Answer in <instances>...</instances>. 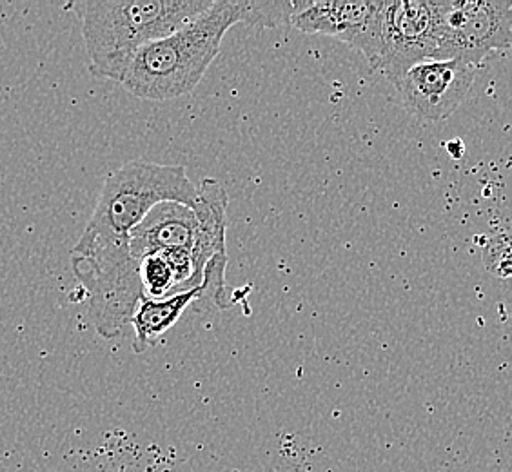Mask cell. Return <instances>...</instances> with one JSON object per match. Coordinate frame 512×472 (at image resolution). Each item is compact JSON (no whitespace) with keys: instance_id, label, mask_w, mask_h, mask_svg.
<instances>
[{"instance_id":"9c48e42d","label":"cell","mask_w":512,"mask_h":472,"mask_svg":"<svg viewBox=\"0 0 512 472\" xmlns=\"http://www.w3.org/2000/svg\"><path fill=\"white\" fill-rule=\"evenodd\" d=\"M195 231L197 218L191 207L178 202H162L133 229L129 249L137 260L173 249H189L193 253Z\"/></svg>"},{"instance_id":"5b68a950","label":"cell","mask_w":512,"mask_h":472,"mask_svg":"<svg viewBox=\"0 0 512 472\" xmlns=\"http://www.w3.org/2000/svg\"><path fill=\"white\" fill-rule=\"evenodd\" d=\"M438 60L476 66L512 46V0H436Z\"/></svg>"},{"instance_id":"8fae6325","label":"cell","mask_w":512,"mask_h":472,"mask_svg":"<svg viewBox=\"0 0 512 472\" xmlns=\"http://www.w3.org/2000/svg\"><path fill=\"white\" fill-rule=\"evenodd\" d=\"M202 296H204V284L188 291L164 296V298L144 296L138 302L137 309L131 318V327L135 331V344H133L135 351L138 353L146 351L148 345L155 344L160 336L177 324L189 305L200 300Z\"/></svg>"},{"instance_id":"5bb4252c","label":"cell","mask_w":512,"mask_h":472,"mask_svg":"<svg viewBox=\"0 0 512 472\" xmlns=\"http://www.w3.org/2000/svg\"><path fill=\"white\" fill-rule=\"evenodd\" d=\"M483 262L498 278H512V233L494 235L483 247Z\"/></svg>"},{"instance_id":"277c9868","label":"cell","mask_w":512,"mask_h":472,"mask_svg":"<svg viewBox=\"0 0 512 472\" xmlns=\"http://www.w3.org/2000/svg\"><path fill=\"white\" fill-rule=\"evenodd\" d=\"M73 273L89 298V316L104 338H117L144 298L140 260L129 246L73 249Z\"/></svg>"},{"instance_id":"6da1fadb","label":"cell","mask_w":512,"mask_h":472,"mask_svg":"<svg viewBox=\"0 0 512 472\" xmlns=\"http://www.w3.org/2000/svg\"><path fill=\"white\" fill-rule=\"evenodd\" d=\"M213 4L215 0H91L75 4L91 73L122 84L140 48L169 37Z\"/></svg>"},{"instance_id":"7c38bea8","label":"cell","mask_w":512,"mask_h":472,"mask_svg":"<svg viewBox=\"0 0 512 472\" xmlns=\"http://www.w3.org/2000/svg\"><path fill=\"white\" fill-rule=\"evenodd\" d=\"M293 15H295V0H284V2L242 0V22L247 26L284 30L291 26Z\"/></svg>"},{"instance_id":"30bf717a","label":"cell","mask_w":512,"mask_h":472,"mask_svg":"<svg viewBox=\"0 0 512 472\" xmlns=\"http://www.w3.org/2000/svg\"><path fill=\"white\" fill-rule=\"evenodd\" d=\"M197 218L193 267L195 286L204 280V269L215 256L227 255V193L215 178H204L198 186L197 204L193 207Z\"/></svg>"},{"instance_id":"8992f818","label":"cell","mask_w":512,"mask_h":472,"mask_svg":"<svg viewBox=\"0 0 512 472\" xmlns=\"http://www.w3.org/2000/svg\"><path fill=\"white\" fill-rule=\"evenodd\" d=\"M438 57L436 0H385L376 71L396 84L422 60Z\"/></svg>"},{"instance_id":"52a82bcc","label":"cell","mask_w":512,"mask_h":472,"mask_svg":"<svg viewBox=\"0 0 512 472\" xmlns=\"http://www.w3.org/2000/svg\"><path fill=\"white\" fill-rule=\"evenodd\" d=\"M385 0H295L291 26L327 35L355 48L376 68Z\"/></svg>"},{"instance_id":"4fadbf2b","label":"cell","mask_w":512,"mask_h":472,"mask_svg":"<svg viewBox=\"0 0 512 472\" xmlns=\"http://www.w3.org/2000/svg\"><path fill=\"white\" fill-rule=\"evenodd\" d=\"M140 284L148 298H164L177 293V276L168 258L149 255L140 260Z\"/></svg>"},{"instance_id":"7a4b0ae2","label":"cell","mask_w":512,"mask_h":472,"mask_svg":"<svg viewBox=\"0 0 512 472\" xmlns=\"http://www.w3.org/2000/svg\"><path fill=\"white\" fill-rule=\"evenodd\" d=\"M238 22L242 0H215L180 30L140 48L124 75V88L138 99L155 102L188 95L217 59L227 30Z\"/></svg>"},{"instance_id":"ba28073f","label":"cell","mask_w":512,"mask_h":472,"mask_svg":"<svg viewBox=\"0 0 512 472\" xmlns=\"http://www.w3.org/2000/svg\"><path fill=\"white\" fill-rule=\"evenodd\" d=\"M476 66L458 59H429L407 69L394 84L405 109L425 120L451 117L467 99Z\"/></svg>"},{"instance_id":"3957f363","label":"cell","mask_w":512,"mask_h":472,"mask_svg":"<svg viewBox=\"0 0 512 472\" xmlns=\"http://www.w3.org/2000/svg\"><path fill=\"white\" fill-rule=\"evenodd\" d=\"M198 187L184 166L131 160L111 171L75 249L129 246V236L162 202L195 207Z\"/></svg>"}]
</instances>
